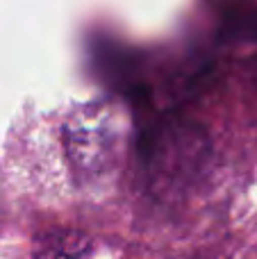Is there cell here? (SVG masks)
<instances>
[{"label": "cell", "instance_id": "cell-2", "mask_svg": "<svg viewBox=\"0 0 257 259\" xmlns=\"http://www.w3.org/2000/svg\"><path fill=\"white\" fill-rule=\"evenodd\" d=\"M91 252L89 237L68 228H55L36 239L32 259H91Z\"/></svg>", "mask_w": 257, "mask_h": 259}, {"label": "cell", "instance_id": "cell-1", "mask_svg": "<svg viewBox=\"0 0 257 259\" xmlns=\"http://www.w3.org/2000/svg\"><path fill=\"white\" fill-rule=\"evenodd\" d=\"M64 150L82 180L105 178L116 168L127 141V116L109 100L77 107L64 123Z\"/></svg>", "mask_w": 257, "mask_h": 259}]
</instances>
